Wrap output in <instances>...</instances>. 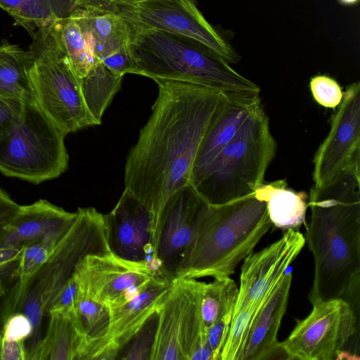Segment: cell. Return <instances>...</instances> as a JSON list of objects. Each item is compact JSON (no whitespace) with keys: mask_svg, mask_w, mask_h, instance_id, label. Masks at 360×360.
<instances>
[{"mask_svg":"<svg viewBox=\"0 0 360 360\" xmlns=\"http://www.w3.org/2000/svg\"><path fill=\"white\" fill-rule=\"evenodd\" d=\"M154 81L158 97L127 158L124 189L152 214L155 254L161 211L174 193L190 185L198 149L226 94L183 81Z\"/></svg>","mask_w":360,"mask_h":360,"instance_id":"obj_1","label":"cell"},{"mask_svg":"<svg viewBox=\"0 0 360 360\" xmlns=\"http://www.w3.org/2000/svg\"><path fill=\"white\" fill-rule=\"evenodd\" d=\"M305 240L314 262L309 300L342 299L356 314L360 287V158L310 189Z\"/></svg>","mask_w":360,"mask_h":360,"instance_id":"obj_2","label":"cell"},{"mask_svg":"<svg viewBox=\"0 0 360 360\" xmlns=\"http://www.w3.org/2000/svg\"><path fill=\"white\" fill-rule=\"evenodd\" d=\"M272 225L266 202L255 193L223 205L204 202L175 278L230 276Z\"/></svg>","mask_w":360,"mask_h":360,"instance_id":"obj_3","label":"cell"},{"mask_svg":"<svg viewBox=\"0 0 360 360\" xmlns=\"http://www.w3.org/2000/svg\"><path fill=\"white\" fill-rule=\"evenodd\" d=\"M129 24L131 40L128 51L136 67V75L153 80L190 82L225 94H260L257 84L236 72L200 41L179 34Z\"/></svg>","mask_w":360,"mask_h":360,"instance_id":"obj_4","label":"cell"},{"mask_svg":"<svg viewBox=\"0 0 360 360\" xmlns=\"http://www.w3.org/2000/svg\"><path fill=\"white\" fill-rule=\"evenodd\" d=\"M276 150L269 120L261 104L199 179L190 185L208 205H223L252 195L264 183Z\"/></svg>","mask_w":360,"mask_h":360,"instance_id":"obj_5","label":"cell"},{"mask_svg":"<svg viewBox=\"0 0 360 360\" xmlns=\"http://www.w3.org/2000/svg\"><path fill=\"white\" fill-rule=\"evenodd\" d=\"M76 212L70 229L27 285L20 311L29 319L32 328L26 352L41 339L44 317L82 259L88 255L111 252L104 214L94 207L78 208Z\"/></svg>","mask_w":360,"mask_h":360,"instance_id":"obj_6","label":"cell"},{"mask_svg":"<svg viewBox=\"0 0 360 360\" xmlns=\"http://www.w3.org/2000/svg\"><path fill=\"white\" fill-rule=\"evenodd\" d=\"M32 37L27 72L38 107L65 134L98 125L86 106L55 21Z\"/></svg>","mask_w":360,"mask_h":360,"instance_id":"obj_7","label":"cell"},{"mask_svg":"<svg viewBox=\"0 0 360 360\" xmlns=\"http://www.w3.org/2000/svg\"><path fill=\"white\" fill-rule=\"evenodd\" d=\"M65 136L35 102H25L19 124L0 139V172L34 184L58 177L68 166Z\"/></svg>","mask_w":360,"mask_h":360,"instance_id":"obj_8","label":"cell"},{"mask_svg":"<svg viewBox=\"0 0 360 360\" xmlns=\"http://www.w3.org/2000/svg\"><path fill=\"white\" fill-rule=\"evenodd\" d=\"M309 314L298 320L279 346L287 359H342L343 349L357 332V315L342 299L318 300Z\"/></svg>","mask_w":360,"mask_h":360,"instance_id":"obj_9","label":"cell"},{"mask_svg":"<svg viewBox=\"0 0 360 360\" xmlns=\"http://www.w3.org/2000/svg\"><path fill=\"white\" fill-rule=\"evenodd\" d=\"M118 11L131 25L184 35L204 44L229 64L240 56L205 18L195 0H118Z\"/></svg>","mask_w":360,"mask_h":360,"instance_id":"obj_10","label":"cell"},{"mask_svg":"<svg viewBox=\"0 0 360 360\" xmlns=\"http://www.w3.org/2000/svg\"><path fill=\"white\" fill-rule=\"evenodd\" d=\"M73 276L81 292L108 309L127 302L161 277L149 263L125 259L112 252L86 255Z\"/></svg>","mask_w":360,"mask_h":360,"instance_id":"obj_11","label":"cell"},{"mask_svg":"<svg viewBox=\"0 0 360 360\" xmlns=\"http://www.w3.org/2000/svg\"><path fill=\"white\" fill-rule=\"evenodd\" d=\"M329 132L313 158L314 186L329 184L360 157V82L350 84L331 117Z\"/></svg>","mask_w":360,"mask_h":360,"instance_id":"obj_12","label":"cell"},{"mask_svg":"<svg viewBox=\"0 0 360 360\" xmlns=\"http://www.w3.org/2000/svg\"><path fill=\"white\" fill-rule=\"evenodd\" d=\"M172 283L173 280L157 278L127 302L109 309L110 323L106 334L87 341L80 360L119 359L127 343L157 312Z\"/></svg>","mask_w":360,"mask_h":360,"instance_id":"obj_13","label":"cell"},{"mask_svg":"<svg viewBox=\"0 0 360 360\" xmlns=\"http://www.w3.org/2000/svg\"><path fill=\"white\" fill-rule=\"evenodd\" d=\"M306 243L303 234L289 229L270 245L250 253L241 266L233 314L249 303H264Z\"/></svg>","mask_w":360,"mask_h":360,"instance_id":"obj_14","label":"cell"},{"mask_svg":"<svg viewBox=\"0 0 360 360\" xmlns=\"http://www.w3.org/2000/svg\"><path fill=\"white\" fill-rule=\"evenodd\" d=\"M104 219L112 253L125 259L148 262L158 271L152 243V214L139 200L124 189Z\"/></svg>","mask_w":360,"mask_h":360,"instance_id":"obj_15","label":"cell"},{"mask_svg":"<svg viewBox=\"0 0 360 360\" xmlns=\"http://www.w3.org/2000/svg\"><path fill=\"white\" fill-rule=\"evenodd\" d=\"M204 201L191 185L174 193L165 204L159 219L156 258L162 277L174 280L182 255L193 233Z\"/></svg>","mask_w":360,"mask_h":360,"instance_id":"obj_16","label":"cell"},{"mask_svg":"<svg viewBox=\"0 0 360 360\" xmlns=\"http://www.w3.org/2000/svg\"><path fill=\"white\" fill-rule=\"evenodd\" d=\"M77 212H70L46 200L20 205L15 217L0 228V248L28 245L64 235Z\"/></svg>","mask_w":360,"mask_h":360,"instance_id":"obj_17","label":"cell"},{"mask_svg":"<svg viewBox=\"0 0 360 360\" xmlns=\"http://www.w3.org/2000/svg\"><path fill=\"white\" fill-rule=\"evenodd\" d=\"M261 104L259 94H226L198 149L190 184L199 179L205 169L237 134L248 115Z\"/></svg>","mask_w":360,"mask_h":360,"instance_id":"obj_18","label":"cell"},{"mask_svg":"<svg viewBox=\"0 0 360 360\" xmlns=\"http://www.w3.org/2000/svg\"><path fill=\"white\" fill-rule=\"evenodd\" d=\"M292 277L291 273L283 275L255 316L240 360L276 359L283 354L277 334L287 308Z\"/></svg>","mask_w":360,"mask_h":360,"instance_id":"obj_19","label":"cell"},{"mask_svg":"<svg viewBox=\"0 0 360 360\" xmlns=\"http://www.w3.org/2000/svg\"><path fill=\"white\" fill-rule=\"evenodd\" d=\"M45 333L26 353V360H79L87 338L79 321L76 309L51 311Z\"/></svg>","mask_w":360,"mask_h":360,"instance_id":"obj_20","label":"cell"},{"mask_svg":"<svg viewBox=\"0 0 360 360\" xmlns=\"http://www.w3.org/2000/svg\"><path fill=\"white\" fill-rule=\"evenodd\" d=\"M79 25L94 57L102 61L108 56L128 47L129 22L116 13L89 12L75 8L69 14Z\"/></svg>","mask_w":360,"mask_h":360,"instance_id":"obj_21","label":"cell"},{"mask_svg":"<svg viewBox=\"0 0 360 360\" xmlns=\"http://www.w3.org/2000/svg\"><path fill=\"white\" fill-rule=\"evenodd\" d=\"M176 278L179 279L181 288L180 340L184 360H213L200 309V281L195 278Z\"/></svg>","mask_w":360,"mask_h":360,"instance_id":"obj_22","label":"cell"},{"mask_svg":"<svg viewBox=\"0 0 360 360\" xmlns=\"http://www.w3.org/2000/svg\"><path fill=\"white\" fill-rule=\"evenodd\" d=\"M182 296L180 281L174 278L159 307L150 360H184L181 349Z\"/></svg>","mask_w":360,"mask_h":360,"instance_id":"obj_23","label":"cell"},{"mask_svg":"<svg viewBox=\"0 0 360 360\" xmlns=\"http://www.w3.org/2000/svg\"><path fill=\"white\" fill-rule=\"evenodd\" d=\"M255 195L266 205L273 225L282 229H295L305 220L307 195L288 188L285 179L262 184Z\"/></svg>","mask_w":360,"mask_h":360,"instance_id":"obj_24","label":"cell"},{"mask_svg":"<svg viewBox=\"0 0 360 360\" xmlns=\"http://www.w3.org/2000/svg\"><path fill=\"white\" fill-rule=\"evenodd\" d=\"M64 235L44 239L25 247L19 276L10 290L0 297V326L8 316L20 312L30 281Z\"/></svg>","mask_w":360,"mask_h":360,"instance_id":"obj_25","label":"cell"},{"mask_svg":"<svg viewBox=\"0 0 360 360\" xmlns=\"http://www.w3.org/2000/svg\"><path fill=\"white\" fill-rule=\"evenodd\" d=\"M29 54L17 44H0V94L35 102L28 77Z\"/></svg>","mask_w":360,"mask_h":360,"instance_id":"obj_26","label":"cell"},{"mask_svg":"<svg viewBox=\"0 0 360 360\" xmlns=\"http://www.w3.org/2000/svg\"><path fill=\"white\" fill-rule=\"evenodd\" d=\"M122 78L100 61L85 77L79 79L86 106L98 125L101 124L105 110L120 89Z\"/></svg>","mask_w":360,"mask_h":360,"instance_id":"obj_27","label":"cell"},{"mask_svg":"<svg viewBox=\"0 0 360 360\" xmlns=\"http://www.w3.org/2000/svg\"><path fill=\"white\" fill-rule=\"evenodd\" d=\"M238 293V287L230 276L214 278L208 283L200 282V309L205 329L233 312Z\"/></svg>","mask_w":360,"mask_h":360,"instance_id":"obj_28","label":"cell"},{"mask_svg":"<svg viewBox=\"0 0 360 360\" xmlns=\"http://www.w3.org/2000/svg\"><path fill=\"white\" fill-rule=\"evenodd\" d=\"M55 25L75 75L79 79L85 77L100 61L90 51L79 25L70 15L58 17Z\"/></svg>","mask_w":360,"mask_h":360,"instance_id":"obj_29","label":"cell"},{"mask_svg":"<svg viewBox=\"0 0 360 360\" xmlns=\"http://www.w3.org/2000/svg\"><path fill=\"white\" fill-rule=\"evenodd\" d=\"M264 303H249L233 314L220 360H240L252 322Z\"/></svg>","mask_w":360,"mask_h":360,"instance_id":"obj_30","label":"cell"},{"mask_svg":"<svg viewBox=\"0 0 360 360\" xmlns=\"http://www.w3.org/2000/svg\"><path fill=\"white\" fill-rule=\"evenodd\" d=\"M76 313L88 341L106 334L110 323V311L106 306L79 291Z\"/></svg>","mask_w":360,"mask_h":360,"instance_id":"obj_31","label":"cell"},{"mask_svg":"<svg viewBox=\"0 0 360 360\" xmlns=\"http://www.w3.org/2000/svg\"><path fill=\"white\" fill-rule=\"evenodd\" d=\"M157 319L156 312L127 343L119 359L150 360Z\"/></svg>","mask_w":360,"mask_h":360,"instance_id":"obj_32","label":"cell"},{"mask_svg":"<svg viewBox=\"0 0 360 360\" xmlns=\"http://www.w3.org/2000/svg\"><path fill=\"white\" fill-rule=\"evenodd\" d=\"M26 246L0 248V297L4 296L16 282Z\"/></svg>","mask_w":360,"mask_h":360,"instance_id":"obj_33","label":"cell"},{"mask_svg":"<svg viewBox=\"0 0 360 360\" xmlns=\"http://www.w3.org/2000/svg\"><path fill=\"white\" fill-rule=\"evenodd\" d=\"M314 100L321 105L335 108L340 103L343 92L336 80L326 75H316L310 80Z\"/></svg>","mask_w":360,"mask_h":360,"instance_id":"obj_34","label":"cell"},{"mask_svg":"<svg viewBox=\"0 0 360 360\" xmlns=\"http://www.w3.org/2000/svg\"><path fill=\"white\" fill-rule=\"evenodd\" d=\"M25 102L0 94V139L11 133L20 122Z\"/></svg>","mask_w":360,"mask_h":360,"instance_id":"obj_35","label":"cell"},{"mask_svg":"<svg viewBox=\"0 0 360 360\" xmlns=\"http://www.w3.org/2000/svg\"><path fill=\"white\" fill-rule=\"evenodd\" d=\"M232 315L233 311L226 314L206 328L207 342L212 351L213 360H220V354L229 330Z\"/></svg>","mask_w":360,"mask_h":360,"instance_id":"obj_36","label":"cell"},{"mask_svg":"<svg viewBox=\"0 0 360 360\" xmlns=\"http://www.w3.org/2000/svg\"><path fill=\"white\" fill-rule=\"evenodd\" d=\"M0 328L6 339L11 341H25L32 331L29 319L21 312L8 316Z\"/></svg>","mask_w":360,"mask_h":360,"instance_id":"obj_37","label":"cell"},{"mask_svg":"<svg viewBox=\"0 0 360 360\" xmlns=\"http://www.w3.org/2000/svg\"><path fill=\"white\" fill-rule=\"evenodd\" d=\"M79 293L78 283L72 276L55 298L49 312L51 311H71L75 309Z\"/></svg>","mask_w":360,"mask_h":360,"instance_id":"obj_38","label":"cell"},{"mask_svg":"<svg viewBox=\"0 0 360 360\" xmlns=\"http://www.w3.org/2000/svg\"><path fill=\"white\" fill-rule=\"evenodd\" d=\"M101 62L117 75L123 77L127 73L136 75V67L128 47L108 56Z\"/></svg>","mask_w":360,"mask_h":360,"instance_id":"obj_39","label":"cell"},{"mask_svg":"<svg viewBox=\"0 0 360 360\" xmlns=\"http://www.w3.org/2000/svg\"><path fill=\"white\" fill-rule=\"evenodd\" d=\"M24 341H11L6 339L0 328V360H26Z\"/></svg>","mask_w":360,"mask_h":360,"instance_id":"obj_40","label":"cell"},{"mask_svg":"<svg viewBox=\"0 0 360 360\" xmlns=\"http://www.w3.org/2000/svg\"><path fill=\"white\" fill-rule=\"evenodd\" d=\"M118 0H73L75 8L89 12L117 13Z\"/></svg>","mask_w":360,"mask_h":360,"instance_id":"obj_41","label":"cell"},{"mask_svg":"<svg viewBox=\"0 0 360 360\" xmlns=\"http://www.w3.org/2000/svg\"><path fill=\"white\" fill-rule=\"evenodd\" d=\"M20 206L6 192L0 189V228L15 217Z\"/></svg>","mask_w":360,"mask_h":360,"instance_id":"obj_42","label":"cell"},{"mask_svg":"<svg viewBox=\"0 0 360 360\" xmlns=\"http://www.w3.org/2000/svg\"><path fill=\"white\" fill-rule=\"evenodd\" d=\"M25 0H0V7L8 12L15 20L18 18Z\"/></svg>","mask_w":360,"mask_h":360,"instance_id":"obj_43","label":"cell"},{"mask_svg":"<svg viewBox=\"0 0 360 360\" xmlns=\"http://www.w3.org/2000/svg\"><path fill=\"white\" fill-rule=\"evenodd\" d=\"M340 4H341L343 6H354L359 1V0H338Z\"/></svg>","mask_w":360,"mask_h":360,"instance_id":"obj_44","label":"cell"}]
</instances>
